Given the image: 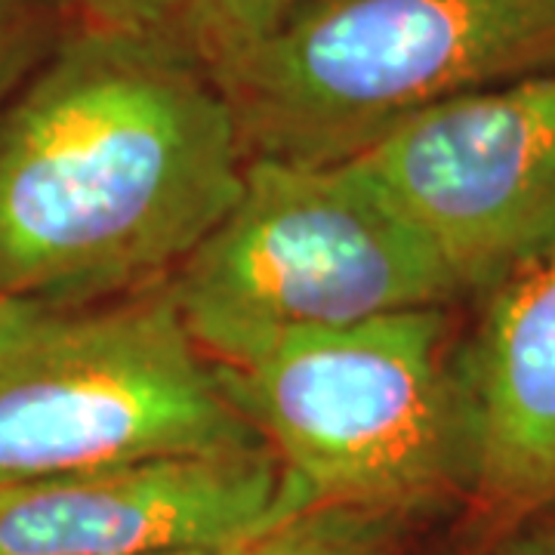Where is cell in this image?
<instances>
[{"mask_svg":"<svg viewBox=\"0 0 555 555\" xmlns=\"http://www.w3.org/2000/svg\"><path fill=\"white\" fill-rule=\"evenodd\" d=\"M491 555H555V534H531Z\"/></svg>","mask_w":555,"mask_h":555,"instance_id":"12","label":"cell"},{"mask_svg":"<svg viewBox=\"0 0 555 555\" xmlns=\"http://www.w3.org/2000/svg\"><path fill=\"white\" fill-rule=\"evenodd\" d=\"M167 287L214 364L466 294L356 160L278 158L247 160L235 204Z\"/></svg>","mask_w":555,"mask_h":555,"instance_id":"3","label":"cell"},{"mask_svg":"<svg viewBox=\"0 0 555 555\" xmlns=\"http://www.w3.org/2000/svg\"><path fill=\"white\" fill-rule=\"evenodd\" d=\"M247 160L207 68L72 25L0 108V297L164 284L235 204Z\"/></svg>","mask_w":555,"mask_h":555,"instance_id":"1","label":"cell"},{"mask_svg":"<svg viewBox=\"0 0 555 555\" xmlns=\"http://www.w3.org/2000/svg\"><path fill=\"white\" fill-rule=\"evenodd\" d=\"M306 0H65L75 25L149 40L210 75L238 62Z\"/></svg>","mask_w":555,"mask_h":555,"instance_id":"9","label":"cell"},{"mask_svg":"<svg viewBox=\"0 0 555 555\" xmlns=\"http://www.w3.org/2000/svg\"><path fill=\"white\" fill-rule=\"evenodd\" d=\"M466 294L555 247V68L463 93L356 155Z\"/></svg>","mask_w":555,"mask_h":555,"instance_id":"6","label":"cell"},{"mask_svg":"<svg viewBox=\"0 0 555 555\" xmlns=\"http://www.w3.org/2000/svg\"><path fill=\"white\" fill-rule=\"evenodd\" d=\"M312 506L269 444L145 456L0 488V555L232 553Z\"/></svg>","mask_w":555,"mask_h":555,"instance_id":"7","label":"cell"},{"mask_svg":"<svg viewBox=\"0 0 555 555\" xmlns=\"http://www.w3.org/2000/svg\"><path fill=\"white\" fill-rule=\"evenodd\" d=\"M250 546H254V543H250ZM244 550H247V546H241V550H232V553H204V555H241Z\"/></svg>","mask_w":555,"mask_h":555,"instance_id":"13","label":"cell"},{"mask_svg":"<svg viewBox=\"0 0 555 555\" xmlns=\"http://www.w3.org/2000/svg\"><path fill=\"white\" fill-rule=\"evenodd\" d=\"M217 374L315 506L408 518L469 485L441 306L299 334Z\"/></svg>","mask_w":555,"mask_h":555,"instance_id":"5","label":"cell"},{"mask_svg":"<svg viewBox=\"0 0 555 555\" xmlns=\"http://www.w3.org/2000/svg\"><path fill=\"white\" fill-rule=\"evenodd\" d=\"M456 364L469 485L500 516L555 506V247L494 284Z\"/></svg>","mask_w":555,"mask_h":555,"instance_id":"8","label":"cell"},{"mask_svg":"<svg viewBox=\"0 0 555 555\" xmlns=\"http://www.w3.org/2000/svg\"><path fill=\"white\" fill-rule=\"evenodd\" d=\"M262 444L164 284L0 297V488Z\"/></svg>","mask_w":555,"mask_h":555,"instance_id":"4","label":"cell"},{"mask_svg":"<svg viewBox=\"0 0 555 555\" xmlns=\"http://www.w3.org/2000/svg\"><path fill=\"white\" fill-rule=\"evenodd\" d=\"M555 68V0H306L214 78L247 158L337 164L438 102Z\"/></svg>","mask_w":555,"mask_h":555,"instance_id":"2","label":"cell"},{"mask_svg":"<svg viewBox=\"0 0 555 555\" xmlns=\"http://www.w3.org/2000/svg\"><path fill=\"white\" fill-rule=\"evenodd\" d=\"M404 518L352 509L312 506L241 555H404Z\"/></svg>","mask_w":555,"mask_h":555,"instance_id":"10","label":"cell"},{"mask_svg":"<svg viewBox=\"0 0 555 555\" xmlns=\"http://www.w3.org/2000/svg\"><path fill=\"white\" fill-rule=\"evenodd\" d=\"M65 0H0V108L72 31Z\"/></svg>","mask_w":555,"mask_h":555,"instance_id":"11","label":"cell"}]
</instances>
